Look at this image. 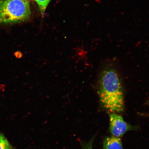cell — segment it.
Masks as SVG:
<instances>
[{"label": "cell", "instance_id": "6da1fadb", "mask_svg": "<svg viewBox=\"0 0 149 149\" xmlns=\"http://www.w3.org/2000/svg\"><path fill=\"white\" fill-rule=\"evenodd\" d=\"M98 93L103 107L112 113L124 111L123 88L117 70L111 66L102 70L98 81Z\"/></svg>", "mask_w": 149, "mask_h": 149}, {"label": "cell", "instance_id": "7a4b0ae2", "mask_svg": "<svg viewBox=\"0 0 149 149\" xmlns=\"http://www.w3.org/2000/svg\"><path fill=\"white\" fill-rule=\"evenodd\" d=\"M29 1L0 0V24H15L26 21L31 16Z\"/></svg>", "mask_w": 149, "mask_h": 149}, {"label": "cell", "instance_id": "3957f363", "mask_svg": "<svg viewBox=\"0 0 149 149\" xmlns=\"http://www.w3.org/2000/svg\"><path fill=\"white\" fill-rule=\"evenodd\" d=\"M138 128V126L128 124L122 116L116 113H112L110 115L109 131L113 136L122 137L127 132L137 130Z\"/></svg>", "mask_w": 149, "mask_h": 149}, {"label": "cell", "instance_id": "277c9868", "mask_svg": "<svg viewBox=\"0 0 149 149\" xmlns=\"http://www.w3.org/2000/svg\"><path fill=\"white\" fill-rule=\"evenodd\" d=\"M103 149H123L121 139L113 136L106 137L103 141Z\"/></svg>", "mask_w": 149, "mask_h": 149}, {"label": "cell", "instance_id": "5b68a950", "mask_svg": "<svg viewBox=\"0 0 149 149\" xmlns=\"http://www.w3.org/2000/svg\"><path fill=\"white\" fill-rule=\"evenodd\" d=\"M0 149H14V147L2 133H0Z\"/></svg>", "mask_w": 149, "mask_h": 149}, {"label": "cell", "instance_id": "8992f818", "mask_svg": "<svg viewBox=\"0 0 149 149\" xmlns=\"http://www.w3.org/2000/svg\"><path fill=\"white\" fill-rule=\"evenodd\" d=\"M38 5L42 15H44L47 7L51 0H34Z\"/></svg>", "mask_w": 149, "mask_h": 149}, {"label": "cell", "instance_id": "52a82bcc", "mask_svg": "<svg viewBox=\"0 0 149 149\" xmlns=\"http://www.w3.org/2000/svg\"><path fill=\"white\" fill-rule=\"evenodd\" d=\"M95 137L93 138L88 142L83 141L81 143V149H93V143L94 141Z\"/></svg>", "mask_w": 149, "mask_h": 149}, {"label": "cell", "instance_id": "ba28073f", "mask_svg": "<svg viewBox=\"0 0 149 149\" xmlns=\"http://www.w3.org/2000/svg\"><path fill=\"white\" fill-rule=\"evenodd\" d=\"M24 1H30V0H24Z\"/></svg>", "mask_w": 149, "mask_h": 149}]
</instances>
